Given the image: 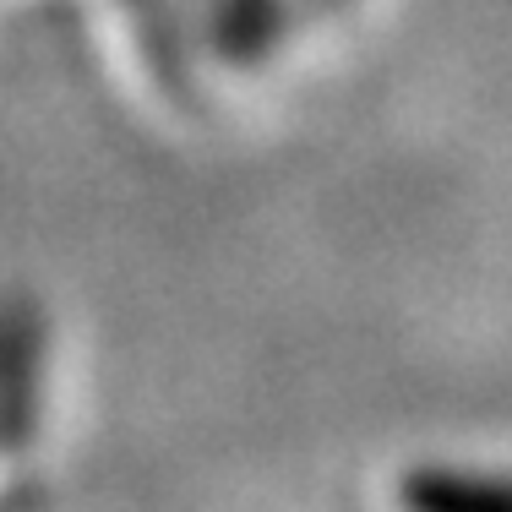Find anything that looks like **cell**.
<instances>
[{
    "mask_svg": "<svg viewBox=\"0 0 512 512\" xmlns=\"http://www.w3.org/2000/svg\"><path fill=\"white\" fill-rule=\"evenodd\" d=\"M398 512H512V474L474 463H420L398 485Z\"/></svg>",
    "mask_w": 512,
    "mask_h": 512,
    "instance_id": "1",
    "label": "cell"
}]
</instances>
